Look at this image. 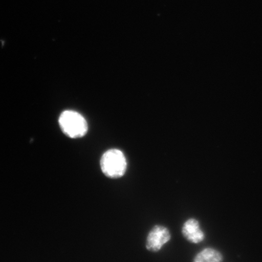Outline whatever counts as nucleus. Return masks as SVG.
Returning a JSON list of instances; mask_svg holds the SVG:
<instances>
[{
	"label": "nucleus",
	"mask_w": 262,
	"mask_h": 262,
	"mask_svg": "<svg viewBox=\"0 0 262 262\" xmlns=\"http://www.w3.org/2000/svg\"><path fill=\"white\" fill-rule=\"evenodd\" d=\"M171 237L168 228L162 225H156L147 235L146 248L147 250L156 253L162 250L163 246L171 240Z\"/></svg>",
	"instance_id": "nucleus-3"
},
{
	"label": "nucleus",
	"mask_w": 262,
	"mask_h": 262,
	"mask_svg": "<svg viewBox=\"0 0 262 262\" xmlns=\"http://www.w3.org/2000/svg\"><path fill=\"white\" fill-rule=\"evenodd\" d=\"M101 171L107 178H122L127 169V160L122 150L111 149L103 154L100 159Z\"/></svg>",
	"instance_id": "nucleus-1"
},
{
	"label": "nucleus",
	"mask_w": 262,
	"mask_h": 262,
	"mask_svg": "<svg viewBox=\"0 0 262 262\" xmlns=\"http://www.w3.org/2000/svg\"><path fill=\"white\" fill-rule=\"evenodd\" d=\"M223 260L224 256L221 252L210 247L200 251L193 260L195 262H221Z\"/></svg>",
	"instance_id": "nucleus-5"
},
{
	"label": "nucleus",
	"mask_w": 262,
	"mask_h": 262,
	"mask_svg": "<svg viewBox=\"0 0 262 262\" xmlns=\"http://www.w3.org/2000/svg\"><path fill=\"white\" fill-rule=\"evenodd\" d=\"M182 232L186 240L198 244L205 240V234L201 228L200 223L195 219H189L183 224Z\"/></svg>",
	"instance_id": "nucleus-4"
},
{
	"label": "nucleus",
	"mask_w": 262,
	"mask_h": 262,
	"mask_svg": "<svg viewBox=\"0 0 262 262\" xmlns=\"http://www.w3.org/2000/svg\"><path fill=\"white\" fill-rule=\"evenodd\" d=\"M59 124L66 136L71 139H78L86 135L88 130L86 120L79 113L66 111L59 118Z\"/></svg>",
	"instance_id": "nucleus-2"
}]
</instances>
